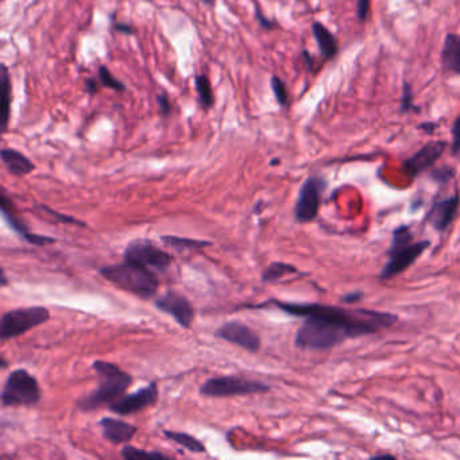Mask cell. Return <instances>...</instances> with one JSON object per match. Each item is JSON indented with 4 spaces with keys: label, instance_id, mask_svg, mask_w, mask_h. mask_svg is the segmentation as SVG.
<instances>
[{
    "label": "cell",
    "instance_id": "6da1fadb",
    "mask_svg": "<svg viewBox=\"0 0 460 460\" xmlns=\"http://www.w3.org/2000/svg\"><path fill=\"white\" fill-rule=\"evenodd\" d=\"M244 307H274L286 314L303 317L304 321L295 336V345L306 351H327L348 339L369 336L390 328L398 320L397 314L389 312L345 309L319 303H288L277 299Z\"/></svg>",
    "mask_w": 460,
    "mask_h": 460
},
{
    "label": "cell",
    "instance_id": "7a4b0ae2",
    "mask_svg": "<svg viewBox=\"0 0 460 460\" xmlns=\"http://www.w3.org/2000/svg\"><path fill=\"white\" fill-rule=\"evenodd\" d=\"M92 369L99 377V386L77 400V409L81 412H95L104 406L108 408L114 401L126 394L127 389L134 382L131 374L113 362L97 359L92 363Z\"/></svg>",
    "mask_w": 460,
    "mask_h": 460
},
{
    "label": "cell",
    "instance_id": "3957f363",
    "mask_svg": "<svg viewBox=\"0 0 460 460\" xmlns=\"http://www.w3.org/2000/svg\"><path fill=\"white\" fill-rule=\"evenodd\" d=\"M102 277L142 300L153 299L159 288L155 271L141 264L123 260V262L99 268Z\"/></svg>",
    "mask_w": 460,
    "mask_h": 460
},
{
    "label": "cell",
    "instance_id": "277c9868",
    "mask_svg": "<svg viewBox=\"0 0 460 460\" xmlns=\"http://www.w3.org/2000/svg\"><path fill=\"white\" fill-rule=\"evenodd\" d=\"M429 240L415 242L413 232L409 226L401 225L393 230L391 243L387 250V262L380 273L381 279H391L411 268L422 253L429 249Z\"/></svg>",
    "mask_w": 460,
    "mask_h": 460
},
{
    "label": "cell",
    "instance_id": "5b68a950",
    "mask_svg": "<svg viewBox=\"0 0 460 460\" xmlns=\"http://www.w3.org/2000/svg\"><path fill=\"white\" fill-rule=\"evenodd\" d=\"M42 393L38 380L26 369L12 370L3 384L0 401L3 408H32L41 402Z\"/></svg>",
    "mask_w": 460,
    "mask_h": 460
},
{
    "label": "cell",
    "instance_id": "8992f818",
    "mask_svg": "<svg viewBox=\"0 0 460 460\" xmlns=\"http://www.w3.org/2000/svg\"><path fill=\"white\" fill-rule=\"evenodd\" d=\"M50 320V312L45 307L15 308L3 313L0 319V341L16 339Z\"/></svg>",
    "mask_w": 460,
    "mask_h": 460
},
{
    "label": "cell",
    "instance_id": "52a82bcc",
    "mask_svg": "<svg viewBox=\"0 0 460 460\" xmlns=\"http://www.w3.org/2000/svg\"><path fill=\"white\" fill-rule=\"evenodd\" d=\"M271 390L268 384L261 381L244 378L240 376L212 377L200 386V394L207 398H227L236 395L264 394Z\"/></svg>",
    "mask_w": 460,
    "mask_h": 460
},
{
    "label": "cell",
    "instance_id": "ba28073f",
    "mask_svg": "<svg viewBox=\"0 0 460 460\" xmlns=\"http://www.w3.org/2000/svg\"><path fill=\"white\" fill-rule=\"evenodd\" d=\"M123 260L141 264L157 271H166L174 262V257L155 244L150 239L139 238L131 240L123 253Z\"/></svg>",
    "mask_w": 460,
    "mask_h": 460
},
{
    "label": "cell",
    "instance_id": "9c48e42d",
    "mask_svg": "<svg viewBox=\"0 0 460 460\" xmlns=\"http://www.w3.org/2000/svg\"><path fill=\"white\" fill-rule=\"evenodd\" d=\"M327 181L321 176H309L303 183L295 204V220L300 225L313 222L320 211Z\"/></svg>",
    "mask_w": 460,
    "mask_h": 460
},
{
    "label": "cell",
    "instance_id": "30bf717a",
    "mask_svg": "<svg viewBox=\"0 0 460 460\" xmlns=\"http://www.w3.org/2000/svg\"><path fill=\"white\" fill-rule=\"evenodd\" d=\"M159 398V389L157 382H150L148 386L138 389L134 393L123 394L114 401L108 409L122 417L135 415L150 406H154Z\"/></svg>",
    "mask_w": 460,
    "mask_h": 460
},
{
    "label": "cell",
    "instance_id": "8fae6325",
    "mask_svg": "<svg viewBox=\"0 0 460 460\" xmlns=\"http://www.w3.org/2000/svg\"><path fill=\"white\" fill-rule=\"evenodd\" d=\"M154 307L159 312L172 316L173 320L184 330L192 328L196 310L185 296L176 292H168L154 300Z\"/></svg>",
    "mask_w": 460,
    "mask_h": 460
},
{
    "label": "cell",
    "instance_id": "7c38bea8",
    "mask_svg": "<svg viewBox=\"0 0 460 460\" xmlns=\"http://www.w3.org/2000/svg\"><path fill=\"white\" fill-rule=\"evenodd\" d=\"M447 148L448 143L446 141H430L424 145L420 150L402 162V170L405 176L409 179L422 176L424 172L430 169L440 159Z\"/></svg>",
    "mask_w": 460,
    "mask_h": 460
},
{
    "label": "cell",
    "instance_id": "4fadbf2b",
    "mask_svg": "<svg viewBox=\"0 0 460 460\" xmlns=\"http://www.w3.org/2000/svg\"><path fill=\"white\" fill-rule=\"evenodd\" d=\"M219 339L238 345L247 352H258L261 349V338L260 335L247 324L239 320H231L225 323L222 327L218 328L215 334Z\"/></svg>",
    "mask_w": 460,
    "mask_h": 460
},
{
    "label": "cell",
    "instance_id": "5bb4252c",
    "mask_svg": "<svg viewBox=\"0 0 460 460\" xmlns=\"http://www.w3.org/2000/svg\"><path fill=\"white\" fill-rule=\"evenodd\" d=\"M460 207V194L454 193L446 198L437 200L432 204L429 212L425 216V222L433 230L443 233L451 227L454 220L458 216Z\"/></svg>",
    "mask_w": 460,
    "mask_h": 460
},
{
    "label": "cell",
    "instance_id": "9a60e30c",
    "mask_svg": "<svg viewBox=\"0 0 460 460\" xmlns=\"http://www.w3.org/2000/svg\"><path fill=\"white\" fill-rule=\"evenodd\" d=\"M0 209H1V216L5 220V223L8 225V227L15 233H18L29 244L41 247V246H47V244H53V243L57 242L54 238L38 235V233H34V232L29 230L26 223L15 214L14 205L7 198L4 191H1V196H0Z\"/></svg>",
    "mask_w": 460,
    "mask_h": 460
},
{
    "label": "cell",
    "instance_id": "2e32d148",
    "mask_svg": "<svg viewBox=\"0 0 460 460\" xmlns=\"http://www.w3.org/2000/svg\"><path fill=\"white\" fill-rule=\"evenodd\" d=\"M103 437L111 444H127L138 432V426L115 417H103L99 420Z\"/></svg>",
    "mask_w": 460,
    "mask_h": 460
},
{
    "label": "cell",
    "instance_id": "e0dca14e",
    "mask_svg": "<svg viewBox=\"0 0 460 460\" xmlns=\"http://www.w3.org/2000/svg\"><path fill=\"white\" fill-rule=\"evenodd\" d=\"M0 157L8 173L14 177L22 179L36 170V165L33 163V161H30V158L15 149L4 148L0 152Z\"/></svg>",
    "mask_w": 460,
    "mask_h": 460
},
{
    "label": "cell",
    "instance_id": "ac0fdd59",
    "mask_svg": "<svg viewBox=\"0 0 460 460\" xmlns=\"http://www.w3.org/2000/svg\"><path fill=\"white\" fill-rule=\"evenodd\" d=\"M441 67L446 72L460 76V36L448 33L441 49Z\"/></svg>",
    "mask_w": 460,
    "mask_h": 460
},
{
    "label": "cell",
    "instance_id": "d6986e66",
    "mask_svg": "<svg viewBox=\"0 0 460 460\" xmlns=\"http://www.w3.org/2000/svg\"><path fill=\"white\" fill-rule=\"evenodd\" d=\"M312 34L319 46L320 54L324 60H332L339 51V43L336 37L320 22H313Z\"/></svg>",
    "mask_w": 460,
    "mask_h": 460
},
{
    "label": "cell",
    "instance_id": "ffe728a7",
    "mask_svg": "<svg viewBox=\"0 0 460 460\" xmlns=\"http://www.w3.org/2000/svg\"><path fill=\"white\" fill-rule=\"evenodd\" d=\"M11 93H12V85H11V77L8 68L3 64L1 65V102H0V110H1V133L4 134L8 128L10 116H11Z\"/></svg>",
    "mask_w": 460,
    "mask_h": 460
},
{
    "label": "cell",
    "instance_id": "44dd1931",
    "mask_svg": "<svg viewBox=\"0 0 460 460\" xmlns=\"http://www.w3.org/2000/svg\"><path fill=\"white\" fill-rule=\"evenodd\" d=\"M161 242L165 246L172 247L177 251H197V250H203L205 247H211L214 244L209 240L183 238V236H174V235H163V236H161Z\"/></svg>",
    "mask_w": 460,
    "mask_h": 460
},
{
    "label": "cell",
    "instance_id": "7402d4cb",
    "mask_svg": "<svg viewBox=\"0 0 460 460\" xmlns=\"http://www.w3.org/2000/svg\"><path fill=\"white\" fill-rule=\"evenodd\" d=\"M162 433L166 439H169L173 443L184 447L189 452H193V454H205L207 452L205 444L203 441H200L197 437H194L187 432H176V430L165 429Z\"/></svg>",
    "mask_w": 460,
    "mask_h": 460
},
{
    "label": "cell",
    "instance_id": "603a6c76",
    "mask_svg": "<svg viewBox=\"0 0 460 460\" xmlns=\"http://www.w3.org/2000/svg\"><path fill=\"white\" fill-rule=\"evenodd\" d=\"M290 274H300V270L296 266L290 265V264L273 262L262 271L261 281L264 284H271V282H275V281L284 278L285 275H290Z\"/></svg>",
    "mask_w": 460,
    "mask_h": 460
},
{
    "label": "cell",
    "instance_id": "cb8c5ba5",
    "mask_svg": "<svg viewBox=\"0 0 460 460\" xmlns=\"http://www.w3.org/2000/svg\"><path fill=\"white\" fill-rule=\"evenodd\" d=\"M194 87H196V91H197V95L200 97L203 107L207 110L212 108L215 106V95L212 91L209 77L207 75H198L194 77Z\"/></svg>",
    "mask_w": 460,
    "mask_h": 460
},
{
    "label": "cell",
    "instance_id": "d4e9b609",
    "mask_svg": "<svg viewBox=\"0 0 460 460\" xmlns=\"http://www.w3.org/2000/svg\"><path fill=\"white\" fill-rule=\"evenodd\" d=\"M122 458L127 460L139 459V458H159V459H166L168 457L163 455L162 452L157 451H145V450H138L131 444H126L122 451H120Z\"/></svg>",
    "mask_w": 460,
    "mask_h": 460
},
{
    "label": "cell",
    "instance_id": "484cf974",
    "mask_svg": "<svg viewBox=\"0 0 460 460\" xmlns=\"http://www.w3.org/2000/svg\"><path fill=\"white\" fill-rule=\"evenodd\" d=\"M97 78L100 80L102 85H104L107 88H111V89H114L116 92H124L126 91V85L120 80L115 78V76L111 73V71L106 65L99 67Z\"/></svg>",
    "mask_w": 460,
    "mask_h": 460
},
{
    "label": "cell",
    "instance_id": "4316f807",
    "mask_svg": "<svg viewBox=\"0 0 460 460\" xmlns=\"http://www.w3.org/2000/svg\"><path fill=\"white\" fill-rule=\"evenodd\" d=\"M270 85H271V89H273V93L275 96L277 103L281 107H286L288 103H289V92H288L286 84L279 77L273 76L270 80Z\"/></svg>",
    "mask_w": 460,
    "mask_h": 460
},
{
    "label": "cell",
    "instance_id": "83f0119b",
    "mask_svg": "<svg viewBox=\"0 0 460 460\" xmlns=\"http://www.w3.org/2000/svg\"><path fill=\"white\" fill-rule=\"evenodd\" d=\"M413 97H415V93H413V89H412V85L408 82V81H404V85H402V96H401V113H416L419 111V107L415 106V102H413Z\"/></svg>",
    "mask_w": 460,
    "mask_h": 460
},
{
    "label": "cell",
    "instance_id": "f1b7e54d",
    "mask_svg": "<svg viewBox=\"0 0 460 460\" xmlns=\"http://www.w3.org/2000/svg\"><path fill=\"white\" fill-rule=\"evenodd\" d=\"M39 209L41 211H43V212H46L50 218H53V220H56V222H58V223H64V225H72V226H77V227H82V229H85L87 227V225L84 223V222H81V220H78V219H76V218H73V216H68V215H62V214H60L58 211H54V209H51V208H49L47 205H38Z\"/></svg>",
    "mask_w": 460,
    "mask_h": 460
},
{
    "label": "cell",
    "instance_id": "f546056e",
    "mask_svg": "<svg viewBox=\"0 0 460 460\" xmlns=\"http://www.w3.org/2000/svg\"><path fill=\"white\" fill-rule=\"evenodd\" d=\"M452 143H451V153L455 157L460 158V114L457 116L454 124H452Z\"/></svg>",
    "mask_w": 460,
    "mask_h": 460
},
{
    "label": "cell",
    "instance_id": "4dcf8cb0",
    "mask_svg": "<svg viewBox=\"0 0 460 460\" xmlns=\"http://www.w3.org/2000/svg\"><path fill=\"white\" fill-rule=\"evenodd\" d=\"M157 104L159 107V111L163 117H169L173 114V106L172 102L169 99V96L166 95V92H162L157 96Z\"/></svg>",
    "mask_w": 460,
    "mask_h": 460
},
{
    "label": "cell",
    "instance_id": "1f68e13d",
    "mask_svg": "<svg viewBox=\"0 0 460 460\" xmlns=\"http://www.w3.org/2000/svg\"><path fill=\"white\" fill-rule=\"evenodd\" d=\"M430 176L437 183H447L455 176V172L452 168H439V169H433L430 172Z\"/></svg>",
    "mask_w": 460,
    "mask_h": 460
},
{
    "label": "cell",
    "instance_id": "d6a6232c",
    "mask_svg": "<svg viewBox=\"0 0 460 460\" xmlns=\"http://www.w3.org/2000/svg\"><path fill=\"white\" fill-rule=\"evenodd\" d=\"M255 16H257V21L260 23V26L264 29V30H273L275 29L278 25L275 21H271L270 18H268L262 11L261 8H258V4L255 3Z\"/></svg>",
    "mask_w": 460,
    "mask_h": 460
},
{
    "label": "cell",
    "instance_id": "836d02e7",
    "mask_svg": "<svg viewBox=\"0 0 460 460\" xmlns=\"http://www.w3.org/2000/svg\"><path fill=\"white\" fill-rule=\"evenodd\" d=\"M370 0H356V15L360 23L366 22L370 15Z\"/></svg>",
    "mask_w": 460,
    "mask_h": 460
},
{
    "label": "cell",
    "instance_id": "e575fe53",
    "mask_svg": "<svg viewBox=\"0 0 460 460\" xmlns=\"http://www.w3.org/2000/svg\"><path fill=\"white\" fill-rule=\"evenodd\" d=\"M100 85H102V82H100L99 78L88 77V78L85 80V91H87V93H88L89 96L96 95V93L100 91Z\"/></svg>",
    "mask_w": 460,
    "mask_h": 460
},
{
    "label": "cell",
    "instance_id": "d590c367",
    "mask_svg": "<svg viewBox=\"0 0 460 460\" xmlns=\"http://www.w3.org/2000/svg\"><path fill=\"white\" fill-rule=\"evenodd\" d=\"M114 29L116 32L122 33V34H127V36H133L135 34V29L130 25V23H123V22H117L114 25Z\"/></svg>",
    "mask_w": 460,
    "mask_h": 460
},
{
    "label": "cell",
    "instance_id": "8d00e7d4",
    "mask_svg": "<svg viewBox=\"0 0 460 460\" xmlns=\"http://www.w3.org/2000/svg\"><path fill=\"white\" fill-rule=\"evenodd\" d=\"M422 128L424 133H428V134H433L436 131V128L439 127V124L436 122H425V123H422L419 126Z\"/></svg>",
    "mask_w": 460,
    "mask_h": 460
},
{
    "label": "cell",
    "instance_id": "74e56055",
    "mask_svg": "<svg viewBox=\"0 0 460 460\" xmlns=\"http://www.w3.org/2000/svg\"><path fill=\"white\" fill-rule=\"evenodd\" d=\"M301 56H303V60H304V62H306L308 69H309V71H313V68H314V62H316L314 58H313V56H312L308 50H303Z\"/></svg>",
    "mask_w": 460,
    "mask_h": 460
},
{
    "label": "cell",
    "instance_id": "f35d334b",
    "mask_svg": "<svg viewBox=\"0 0 460 460\" xmlns=\"http://www.w3.org/2000/svg\"><path fill=\"white\" fill-rule=\"evenodd\" d=\"M8 284V279H7V275H5V273H4V268H1V286L4 288L5 285Z\"/></svg>",
    "mask_w": 460,
    "mask_h": 460
},
{
    "label": "cell",
    "instance_id": "ab89813d",
    "mask_svg": "<svg viewBox=\"0 0 460 460\" xmlns=\"http://www.w3.org/2000/svg\"><path fill=\"white\" fill-rule=\"evenodd\" d=\"M203 3L207 4V5H209V7H214L215 3H216V0H203Z\"/></svg>",
    "mask_w": 460,
    "mask_h": 460
},
{
    "label": "cell",
    "instance_id": "60d3db41",
    "mask_svg": "<svg viewBox=\"0 0 460 460\" xmlns=\"http://www.w3.org/2000/svg\"><path fill=\"white\" fill-rule=\"evenodd\" d=\"M1 367H3V369L7 367V362H5V359H4L3 356H1Z\"/></svg>",
    "mask_w": 460,
    "mask_h": 460
},
{
    "label": "cell",
    "instance_id": "b9f144b4",
    "mask_svg": "<svg viewBox=\"0 0 460 460\" xmlns=\"http://www.w3.org/2000/svg\"><path fill=\"white\" fill-rule=\"evenodd\" d=\"M278 163H279V159H273V161L270 162V165H271V166H274V165H278Z\"/></svg>",
    "mask_w": 460,
    "mask_h": 460
},
{
    "label": "cell",
    "instance_id": "7bdbcfd3",
    "mask_svg": "<svg viewBox=\"0 0 460 460\" xmlns=\"http://www.w3.org/2000/svg\"><path fill=\"white\" fill-rule=\"evenodd\" d=\"M149 1H150V0H149Z\"/></svg>",
    "mask_w": 460,
    "mask_h": 460
}]
</instances>
